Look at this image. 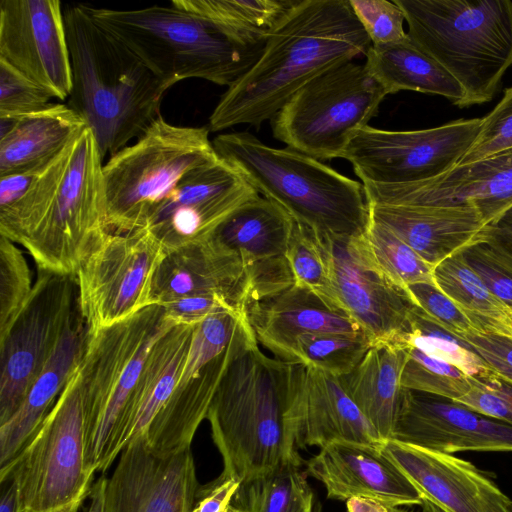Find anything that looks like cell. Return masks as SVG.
Here are the masks:
<instances>
[{"label": "cell", "instance_id": "cell-26", "mask_svg": "<svg viewBox=\"0 0 512 512\" xmlns=\"http://www.w3.org/2000/svg\"><path fill=\"white\" fill-rule=\"evenodd\" d=\"M298 449L350 441L382 447L386 442L343 389L339 378L304 366L294 404Z\"/></svg>", "mask_w": 512, "mask_h": 512}, {"label": "cell", "instance_id": "cell-30", "mask_svg": "<svg viewBox=\"0 0 512 512\" xmlns=\"http://www.w3.org/2000/svg\"><path fill=\"white\" fill-rule=\"evenodd\" d=\"M406 357L402 344L372 345L355 368L338 377L347 395L384 441L393 435Z\"/></svg>", "mask_w": 512, "mask_h": 512}, {"label": "cell", "instance_id": "cell-18", "mask_svg": "<svg viewBox=\"0 0 512 512\" xmlns=\"http://www.w3.org/2000/svg\"><path fill=\"white\" fill-rule=\"evenodd\" d=\"M0 59L55 98L68 99L72 72L62 3L1 0Z\"/></svg>", "mask_w": 512, "mask_h": 512}, {"label": "cell", "instance_id": "cell-16", "mask_svg": "<svg viewBox=\"0 0 512 512\" xmlns=\"http://www.w3.org/2000/svg\"><path fill=\"white\" fill-rule=\"evenodd\" d=\"M317 238L342 310L372 345L400 344L411 330L412 304L405 291L376 270L357 238Z\"/></svg>", "mask_w": 512, "mask_h": 512}, {"label": "cell", "instance_id": "cell-37", "mask_svg": "<svg viewBox=\"0 0 512 512\" xmlns=\"http://www.w3.org/2000/svg\"><path fill=\"white\" fill-rule=\"evenodd\" d=\"M371 346L363 335L304 334L295 340L290 361L340 377L355 368Z\"/></svg>", "mask_w": 512, "mask_h": 512}, {"label": "cell", "instance_id": "cell-51", "mask_svg": "<svg viewBox=\"0 0 512 512\" xmlns=\"http://www.w3.org/2000/svg\"><path fill=\"white\" fill-rule=\"evenodd\" d=\"M486 239L512 253V206L487 225Z\"/></svg>", "mask_w": 512, "mask_h": 512}, {"label": "cell", "instance_id": "cell-47", "mask_svg": "<svg viewBox=\"0 0 512 512\" xmlns=\"http://www.w3.org/2000/svg\"><path fill=\"white\" fill-rule=\"evenodd\" d=\"M460 340L493 374L512 385V335L483 332L467 335Z\"/></svg>", "mask_w": 512, "mask_h": 512}, {"label": "cell", "instance_id": "cell-33", "mask_svg": "<svg viewBox=\"0 0 512 512\" xmlns=\"http://www.w3.org/2000/svg\"><path fill=\"white\" fill-rule=\"evenodd\" d=\"M435 285L470 318L479 333L512 335V313L455 254L434 267Z\"/></svg>", "mask_w": 512, "mask_h": 512}, {"label": "cell", "instance_id": "cell-53", "mask_svg": "<svg viewBox=\"0 0 512 512\" xmlns=\"http://www.w3.org/2000/svg\"><path fill=\"white\" fill-rule=\"evenodd\" d=\"M347 512H389L384 504L369 498L352 497L346 501Z\"/></svg>", "mask_w": 512, "mask_h": 512}, {"label": "cell", "instance_id": "cell-45", "mask_svg": "<svg viewBox=\"0 0 512 512\" xmlns=\"http://www.w3.org/2000/svg\"><path fill=\"white\" fill-rule=\"evenodd\" d=\"M352 10L367 33L371 45H386L408 37L402 9L388 0H349Z\"/></svg>", "mask_w": 512, "mask_h": 512}, {"label": "cell", "instance_id": "cell-39", "mask_svg": "<svg viewBox=\"0 0 512 512\" xmlns=\"http://www.w3.org/2000/svg\"><path fill=\"white\" fill-rule=\"evenodd\" d=\"M285 256L294 284L310 290L333 309L344 312L333 290L318 238L312 231L295 222Z\"/></svg>", "mask_w": 512, "mask_h": 512}, {"label": "cell", "instance_id": "cell-3", "mask_svg": "<svg viewBox=\"0 0 512 512\" xmlns=\"http://www.w3.org/2000/svg\"><path fill=\"white\" fill-rule=\"evenodd\" d=\"M304 365L265 355L257 341L230 365L206 419L225 474L248 484L286 466L304 465L294 404Z\"/></svg>", "mask_w": 512, "mask_h": 512}, {"label": "cell", "instance_id": "cell-31", "mask_svg": "<svg viewBox=\"0 0 512 512\" xmlns=\"http://www.w3.org/2000/svg\"><path fill=\"white\" fill-rule=\"evenodd\" d=\"M294 224L281 206L258 195L238 207L211 235L234 251L249 271L286 258Z\"/></svg>", "mask_w": 512, "mask_h": 512}, {"label": "cell", "instance_id": "cell-29", "mask_svg": "<svg viewBox=\"0 0 512 512\" xmlns=\"http://www.w3.org/2000/svg\"><path fill=\"white\" fill-rule=\"evenodd\" d=\"M87 128L67 104L0 117V176L49 161Z\"/></svg>", "mask_w": 512, "mask_h": 512}, {"label": "cell", "instance_id": "cell-40", "mask_svg": "<svg viewBox=\"0 0 512 512\" xmlns=\"http://www.w3.org/2000/svg\"><path fill=\"white\" fill-rule=\"evenodd\" d=\"M410 325V333L400 344L416 347L429 355L448 361L474 378L484 379L493 374L464 341L423 317L413 305Z\"/></svg>", "mask_w": 512, "mask_h": 512}, {"label": "cell", "instance_id": "cell-46", "mask_svg": "<svg viewBox=\"0 0 512 512\" xmlns=\"http://www.w3.org/2000/svg\"><path fill=\"white\" fill-rule=\"evenodd\" d=\"M512 148V87L493 110L482 118L477 138L458 165L486 158L499 151Z\"/></svg>", "mask_w": 512, "mask_h": 512}, {"label": "cell", "instance_id": "cell-22", "mask_svg": "<svg viewBox=\"0 0 512 512\" xmlns=\"http://www.w3.org/2000/svg\"><path fill=\"white\" fill-rule=\"evenodd\" d=\"M382 450L444 512H512V500L470 461L395 440Z\"/></svg>", "mask_w": 512, "mask_h": 512}, {"label": "cell", "instance_id": "cell-42", "mask_svg": "<svg viewBox=\"0 0 512 512\" xmlns=\"http://www.w3.org/2000/svg\"><path fill=\"white\" fill-rule=\"evenodd\" d=\"M405 293L423 317L458 339L479 333L464 311L435 284H414L407 287Z\"/></svg>", "mask_w": 512, "mask_h": 512}, {"label": "cell", "instance_id": "cell-11", "mask_svg": "<svg viewBox=\"0 0 512 512\" xmlns=\"http://www.w3.org/2000/svg\"><path fill=\"white\" fill-rule=\"evenodd\" d=\"M388 95L365 65L332 68L298 90L272 118L275 139L317 160L342 158Z\"/></svg>", "mask_w": 512, "mask_h": 512}, {"label": "cell", "instance_id": "cell-52", "mask_svg": "<svg viewBox=\"0 0 512 512\" xmlns=\"http://www.w3.org/2000/svg\"><path fill=\"white\" fill-rule=\"evenodd\" d=\"M0 512H21L18 485L11 476L0 481Z\"/></svg>", "mask_w": 512, "mask_h": 512}, {"label": "cell", "instance_id": "cell-54", "mask_svg": "<svg viewBox=\"0 0 512 512\" xmlns=\"http://www.w3.org/2000/svg\"><path fill=\"white\" fill-rule=\"evenodd\" d=\"M107 477L102 474L92 485L90 492V504L86 512H104L105 488Z\"/></svg>", "mask_w": 512, "mask_h": 512}, {"label": "cell", "instance_id": "cell-58", "mask_svg": "<svg viewBox=\"0 0 512 512\" xmlns=\"http://www.w3.org/2000/svg\"><path fill=\"white\" fill-rule=\"evenodd\" d=\"M23 512H34V511H31V510H24Z\"/></svg>", "mask_w": 512, "mask_h": 512}, {"label": "cell", "instance_id": "cell-24", "mask_svg": "<svg viewBox=\"0 0 512 512\" xmlns=\"http://www.w3.org/2000/svg\"><path fill=\"white\" fill-rule=\"evenodd\" d=\"M306 473L326 488L327 497L373 499L387 507L420 505L422 495L382 447L334 441L305 462Z\"/></svg>", "mask_w": 512, "mask_h": 512}, {"label": "cell", "instance_id": "cell-32", "mask_svg": "<svg viewBox=\"0 0 512 512\" xmlns=\"http://www.w3.org/2000/svg\"><path fill=\"white\" fill-rule=\"evenodd\" d=\"M365 56L366 69L388 95L417 91L445 97L462 107L465 92L459 82L409 37L397 43L371 45Z\"/></svg>", "mask_w": 512, "mask_h": 512}, {"label": "cell", "instance_id": "cell-13", "mask_svg": "<svg viewBox=\"0 0 512 512\" xmlns=\"http://www.w3.org/2000/svg\"><path fill=\"white\" fill-rule=\"evenodd\" d=\"M166 251L147 227L110 232L75 273L89 332L154 305L152 283Z\"/></svg>", "mask_w": 512, "mask_h": 512}, {"label": "cell", "instance_id": "cell-41", "mask_svg": "<svg viewBox=\"0 0 512 512\" xmlns=\"http://www.w3.org/2000/svg\"><path fill=\"white\" fill-rule=\"evenodd\" d=\"M34 284L22 251L0 235V339L28 303Z\"/></svg>", "mask_w": 512, "mask_h": 512}, {"label": "cell", "instance_id": "cell-9", "mask_svg": "<svg viewBox=\"0 0 512 512\" xmlns=\"http://www.w3.org/2000/svg\"><path fill=\"white\" fill-rule=\"evenodd\" d=\"M209 132L171 124L160 115L134 144L109 157L103 182L110 232L145 227L184 177L219 158Z\"/></svg>", "mask_w": 512, "mask_h": 512}, {"label": "cell", "instance_id": "cell-49", "mask_svg": "<svg viewBox=\"0 0 512 512\" xmlns=\"http://www.w3.org/2000/svg\"><path fill=\"white\" fill-rule=\"evenodd\" d=\"M240 485L239 480L222 472L211 482L199 486L192 512H227Z\"/></svg>", "mask_w": 512, "mask_h": 512}, {"label": "cell", "instance_id": "cell-17", "mask_svg": "<svg viewBox=\"0 0 512 512\" xmlns=\"http://www.w3.org/2000/svg\"><path fill=\"white\" fill-rule=\"evenodd\" d=\"M258 195L245 177L219 156L184 177L145 227L167 252L209 237L238 207Z\"/></svg>", "mask_w": 512, "mask_h": 512}, {"label": "cell", "instance_id": "cell-55", "mask_svg": "<svg viewBox=\"0 0 512 512\" xmlns=\"http://www.w3.org/2000/svg\"><path fill=\"white\" fill-rule=\"evenodd\" d=\"M421 512H444L441 508L425 497H422V502L419 505Z\"/></svg>", "mask_w": 512, "mask_h": 512}, {"label": "cell", "instance_id": "cell-21", "mask_svg": "<svg viewBox=\"0 0 512 512\" xmlns=\"http://www.w3.org/2000/svg\"><path fill=\"white\" fill-rule=\"evenodd\" d=\"M391 440L450 454L512 452V425L449 399L402 388Z\"/></svg>", "mask_w": 512, "mask_h": 512}, {"label": "cell", "instance_id": "cell-50", "mask_svg": "<svg viewBox=\"0 0 512 512\" xmlns=\"http://www.w3.org/2000/svg\"><path fill=\"white\" fill-rule=\"evenodd\" d=\"M481 380L495 394L489 417L512 425V385L501 380L495 374Z\"/></svg>", "mask_w": 512, "mask_h": 512}, {"label": "cell", "instance_id": "cell-38", "mask_svg": "<svg viewBox=\"0 0 512 512\" xmlns=\"http://www.w3.org/2000/svg\"><path fill=\"white\" fill-rule=\"evenodd\" d=\"M404 345V344H402ZM406 361L401 375L402 388L456 401L472 388L474 377L458 366L404 345Z\"/></svg>", "mask_w": 512, "mask_h": 512}, {"label": "cell", "instance_id": "cell-10", "mask_svg": "<svg viewBox=\"0 0 512 512\" xmlns=\"http://www.w3.org/2000/svg\"><path fill=\"white\" fill-rule=\"evenodd\" d=\"M94 473L87 460L78 366L35 437L0 481L14 478L21 512H78L90 495Z\"/></svg>", "mask_w": 512, "mask_h": 512}, {"label": "cell", "instance_id": "cell-44", "mask_svg": "<svg viewBox=\"0 0 512 512\" xmlns=\"http://www.w3.org/2000/svg\"><path fill=\"white\" fill-rule=\"evenodd\" d=\"M53 94L0 59V117L21 116L49 106Z\"/></svg>", "mask_w": 512, "mask_h": 512}, {"label": "cell", "instance_id": "cell-43", "mask_svg": "<svg viewBox=\"0 0 512 512\" xmlns=\"http://www.w3.org/2000/svg\"><path fill=\"white\" fill-rule=\"evenodd\" d=\"M462 255L489 291L512 313V253L484 240L463 250Z\"/></svg>", "mask_w": 512, "mask_h": 512}, {"label": "cell", "instance_id": "cell-27", "mask_svg": "<svg viewBox=\"0 0 512 512\" xmlns=\"http://www.w3.org/2000/svg\"><path fill=\"white\" fill-rule=\"evenodd\" d=\"M246 316L258 344L276 358L290 361L297 337L312 333L365 336L344 312L333 309L308 289L293 284L251 302Z\"/></svg>", "mask_w": 512, "mask_h": 512}, {"label": "cell", "instance_id": "cell-12", "mask_svg": "<svg viewBox=\"0 0 512 512\" xmlns=\"http://www.w3.org/2000/svg\"><path fill=\"white\" fill-rule=\"evenodd\" d=\"M254 341L245 314L219 312L196 325L173 392L144 436L152 452L169 455L191 448L228 368Z\"/></svg>", "mask_w": 512, "mask_h": 512}, {"label": "cell", "instance_id": "cell-23", "mask_svg": "<svg viewBox=\"0 0 512 512\" xmlns=\"http://www.w3.org/2000/svg\"><path fill=\"white\" fill-rule=\"evenodd\" d=\"M192 296H218L246 314L251 284L241 258L214 236L166 252L152 283L154 304Z\"/></svg>", "mask_w": 512, "mask_h": 512}, {"label": "cell", "instance_id": "cell-6", "mask_svg": "<svg viewBox=\"0 0 512 512\" xmlns=\"http://www.w3.org/2000/svg\"><path fill=\"white\" fill-rule=\"evenodd\" d=\"M212 143L260 195L316 236L352 239L367 231L370 208L362 183L289 147L268 146L249 132L220 134Z\"/></svg>", "mask_w": 512, "mask_h": 512}, {"label": "cell", "instance_id": "cell-8", "mask_svg": "<svg viewBox=\"0 0 512 512\" xmlns=\"http://www.w3.org/2000/svg\"><path fill=\"white\" fill-rule=\"evenodd\" d=\"M175 323L154 304L89 332L79 364L86 415L87 460L106 472L125 447L123 418L151 347Z\"/></svg>", "mask_w": 512, "mask_h": 512}, {"label": "cell", "instance_id": "cell-7", "mask_svg": "<svg viewBox=\"0 0 512 512\" xmlns=\"http://www.w3.org/2000/svg\"><path fill=\"white\" fill-rule=\"evenodd\" d=\"M408 37L462 86V107L491 101L512 65V1L394 0Z\"/></svg>", "mask_w": 512, "mask_h": 512}, {"label": "cell", "instance_id": "cell-20", "mask_svg": "<svg viewBox=\"0 0 512 512\" xmlns=\"http://www.w3.org/2000/svg\"><path fill=\"white\" fill-rule=\"evenodd\" d=\"M362 184L368 204L467 206L476 209L489 225L512 206V148L457 165L425 182Z\"/></svg>", "mask_w": 512, "mask_h": 512}, {"label": "cell", "instance_id": "cell-36", "mask_svg": "<svg viewBox=\"0 0 512 512\" xmlns=\"http://www.w3.org/2000/svg\"><path fill=\"white\" fill-rule=\"evenodd\" d=\"M223 29L266 36L295 3L294 0H173Z\"/></svg>", "mask_w": 512, "mask_h": 512}, {"label": "cell", "instance_id": "cell-14", "mask_svg": "<svg viewBox=\"0 0 512 512\" xmlns=\"http://www.w3.org/2000/svg\"><path fill=\"white\" fill-rule=\"evenodd\" d=\"M482 118L459 119L412 131L364 126L353 133L342 158L362 183L402 185L429 181L459 164L478 136Z\"/></svg>", "mask_w": 512, "mask_h": 512}, {"label": "cell", "instance_id": "cell-2", "mask_svg": "<svg viewBox=\"0 0 512 512\" xmlns=\"http://www.w3.org/2000/svg\"><path fill=\"white\" fill-rule=\"evenodd\" d=\"M103 165L87 127L0 209V235L23 246L37 268L75 275L110 233Z\"/></svg>", "mask_w": 512, "mask_h": 512}, {"label": "cell", "instance_id": "cell-5", "mask_svg": "<svg viewBox=\"0 0 512 512\" xmlns=\"http://www.w3.org/2000/svg\"><path fill=\"white\" fill-rule=\"evenodd\" d=\"M88 8L100 26L170 87L191 78L229 87L255 64L266 40L223 29L173 2L140 9Z\"/></svg>", "mask_w": 512, "mask_h": 512}, {"label": "cell", "instance_id": "cell-4", "mask_svg": "<svg viewBox=\"0 0 512 512\" xmlns=\"http://www.w3.org/2000/svg\"><path fill=\"white\" fill-rule=\"evenodd\" d=\"M72 89L67 105L92 131L102 158L138 138L161 114L171 87L100 26L88 5L63 8Z\"/></svg>", "mask_w": 512, "mask_h": 512}, {"label": "cell", "instance_id": "cell-28", "mask_svg": "<svg viewBox=\"0 0 512 512\" xmlns=\"http://www.w3.org/2000/svg\"><path fill=\"white\" fill-rule=\"evenodd\" d=\"M370 218L386 227L433 267L486 239L487 225L467 206L369 204Z\"/></svg>", "mask_w": 512, "mask_h": 512}, {"label": "cell", "instance_id": "cell-57", "mask_svg": "<svg viewBox=\"0 0 512 512\" xmlns=\"http://www.w3.org/2000/svg\"><path fill=\"white\" fill-rule=\"evenodd\" d=\"M227 512H246V511L241 510V509H239V508H237V507H235V506L231 505V506L229 507V509L227 510Z\"/></svg>", "mask_w": 512, "mask_h": 512}, {"label": "cell", "instance_id": "cell-15", "mask_svg": "<svg viewBox=\"0 0 512 512\" xmlns=\"http://www.w3.org/2000/svg\"><path fill=\"white\" fill-rule=\"evenodd\" d=\"M78 306L75 275L37 268L28 303L0 339V425L21 405Z\"/></svg>", "mask_w": 512, "mask_h": 512}, {"label": "cell", "instance_id": "cell-34", "mask_svg": "<svg viewBox=\"0 0 512 512\" xmlns=\"http://www.w3.org/2000/svg\"><path fill=\"white\" fill-rule=\"evenodd\" d=\"M231 505L246 512H315L307 473L293 465L240 485Z\"/></svg>", "mask_w": 512, "mask_h": 512}, {"label": "cell", "instance_id": "cell-25", "mask_svg": "<svg viewBox=\"0 0 512 512\" xmlns=\"http://www.w3.org/2000/svg\"><path fill=\"white\" fill-rule=\"evenodd\" d=\"M88 336L79 305L21 405L0 425V478L10 471L51 412L82 360Z\"/></svg>", "mask_w": 512, "mask_h": 512}, {"label": "cell", "instance_id": "cell-1", "mask_svg": "<svg viewBox=\"0 0 512 512\" xmlns=\"http://www.w3.org/2000/svg\"><path fill=\"white\" fill-rule=\"evenodd\" d=\"M370 46L349 0L295 1L266 35L255 64L222 94L209 131L242 124L258 129L303 86Z\"/></svg>", "mask_w": 512, "mask_h": 512}, {"label": "cell", "instance_id": "cell-19", "mask_svg": "<svg viewBox=\"0 0 512 512\" xmlns=\"http://www.w3.org/2000/svg\"><path fill=\"white\" fill-rule=\"evenodd\" d=\"M119 456L107 478L104 512H192L200 484L191 448L158 455L138 436Z\"/></svg>", "mask_w": 512, "mask_h": 512}, {"label": "cell", "instance_id": "cell-48", "mask_svg": "<svg viewBox=\"0 0 512 512\" xmlns=\"http://www.w3.org/2000/svg\"><path fill=\"white\" fill-rule=\"evenodd\" d=\"M174 320L179 323H199L219 312H239L225 299L218 296H192L162 304Z\"/></svg>", "mask_w": 512, "mask_h": 512}, {"label": "cell", "instance_id": "cell-56", "mask_svg": "<svg viewBox=\"0 0 512 512\" xmlns=\"http://www.w3.org/2000/svg\"><path fill=\"white\" fill-rule=\"evenodd\" d=\"M389 512H411L400 507H388Z\"/></svg>", "mask_w": 512, "mask_h": 512}, {"label": "cell", "instance_id": "cell-35", "mask_svg": "<svg viewBox=\"0 0 512 512\" xmlns=\"http://www.w3.org/2000/svg\"><path fill=\"white\" fill-rule=\"evenodd\" d=\"M357 242L372 265L397 288L434 282V267L386 227L370 221Z\"/></svg>", "mask_w": 512, "mask_h": 512}]
</instances>
